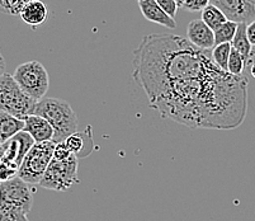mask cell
I'll return each instance as SVG.
<instances>
[{"instance_id": "obj_12", "label": "cell", "mask_w": 255, "mask_h": 221, "mask_svg": "<svg viewBox=\"0 0 255 221\" xmlns=\"http://www.w3.org/2000/svg\"><path fill=\"white\" fill-rule=\"evenodd\" d=\"M138 6H140V10L143 17L149 22L156 23V24L163 25L169 29L177 28L175 19L166 14L155 0H142L138 3Z\"/></svg>"}, {"instance_id": "obj_17", "label": "cell", "mask_w": 255, "mask_h": 221, "mask_svg": "<svg viewBox=\"0 0 255 221\" xmlns=\"http://www.w3.org/2000/svg\"><path fill=\"white\" fill-rule=\"evenodd\" d=\"M201 19H202L213 32L216 31L217 28H220L224 23L227 22V18L225 17L224 13H222L219 8L212 5V4H210L207 8L203 9L202 18H201Z\"/></svg>"}, {"instance_id": "obj_23", "label": "cell", "mask_w": 255, "mask_h": 221, "mask_svg": "<svg viewBox=\"0 0 255 221\" xmlns=\"http://www.w3.org/2000/svg\"><path fill=\"white\" fill-rule=\"evenodd\" d=\"M211 4V0H185L183 8L188 11H202Z\"/></svg>"}, {"instance_id": "obj_3", "label": "cell", "mask_w": 255, "mask_h": 221, "mask_svg": "<svg viewBox=\"0 0 255 221\" xmlns=\"http://www.w3.org/2000/svg\"><path fill=\"white\" fill-rule=\"evenodd\" d=\"M37 101L19 87L13 75L4 74L0 78V111L25 120L33 115Z\"/></svg>"}, {"instance_id": "obj_6", "label": "cell", "mask_w": 255, "mask_h": 221, "mask_svg": "<svg viewBox=\"0 0 255 221\" xmlns=\"http://www.w3.org/2000/svg\"><path fill=\"white\" fill-rule=\"evenodd\" d=\"M13 78L27 94L39 102L45 98L50 88V76L41 62L28 61L20 64L15 69Z\"/></svg>"}, {"instance_id": "obj_15", "label": "cell", "mask_w": 255, "mask_h": 221, "mask_svg": "<svg viewBox=\"0 0 255 221\" xmlns=\"http://www.w3.org/2000/svg\"><path fill=\"white\" fill-rule=\"evenodd\" d=\"M20 18L31 27H38L47 18V6L41 0H32L22 11Z\"/></svg>"}, {"instance_id": "obj_5", "label": "cell", "mask_w": 255, "mask_h": 221, "mask_svg": "<svg viewBox=\"0 0 255 221\" xmlns=\"http://www.w3.org/2000/svg\"><path fill=\"white\" fill-rule=\"evenodd\" d=\"M56 144L53 141L34 144L19 169V177L28 185H39L53 159Z\"/></svg>"}, {"instance_id": "obj_25", "label": "cell", "mask_w": 255, "mask_h": 221, "mask_svg": "<svg viewBox=\"0 0 255 221\" xmlns=\"http://www.w3.org/2000/svg\"><path fill=\"white\" fill-rule=\"evenodd\" d=\"M247 32H248V37H249L250 43H252L253 46H255V20L248 24Z\"/></svg>"}, {"instance_id": "obj_22", "label": "cell", "mask_w": 255, "mask_h": 221, "mask_svg": "<svg viewBox=\"0 0 255 221\" xmlns=\"http://www.w3.org/2000/svg\"><path fill=\"white\" fill-rule=\"evenodd\" d=\"M32 0H0L1 8L9 15H20Z\"/></svg>"}, {"instance_id": "obj_29", "label": "cell", "mask_w": 255, "mask_h": 221, "mask_svg": "<svg viewBox=\"0 0 255 221\" xmlns=\"http://www.w3.org/2000/svg\"><path fill=\"white\" fill-rule=\"evenodd\" d=\"M136 1H138V3H140V1H142V0H136Z\"/></svg>"}, {"instance_id": "obj_26", "label": "cell", "mask_w": 255, "mask_h": 221, "mask_svg": "<svg viewBox=\"0 0 255 221\" xmlns=\"http://www.w3.org/2000/svg\"><path fill=\"white\" fill-rule=\"evenodd\" d=\"M249 64H250V73H252L253 78L255 79V52H253L252 57L249 60Z\"/></svg>"}, {"instance_id": "obj_9", "label": "cell", "mask_w": 255, "mask_h": 221, "mask_svg": "<svg viewBox=\"0 0 255 221\" xmlns=\"http://www.w3.org/2000/svg\"><path fill=\"white\" fill-rule=\"evenodd\" d=\"M211 4L219 8L231 22L249 24L255 20V5L248 0H211Z\"/></svg>"}, {"instance_id": "obj_19", "label": "cell", "mask_w": 255, "mask_h": 221, "mask_svg": "<svg viewBox=\"0 0 255 221\" xmlns=\"http://www.w3.org/2000/svg\"><path fill=\"white\" fill-rule=\"evenodd\" d=\"M231 50L233 46L231 43H222V45H217L216 47L212 50V60L221 70L227 71L229 73V60H230Z\"/></svg>"}, {"instance_id": "obj_21", "label": "cell", "mask_w": 255, "mask_h": 221, "mask_svg": "<svg viewBox=\"0 0 255 221\" xmlns=\"http://www.w3.org/2000/svg\"><path fill=\"white\" fill-rule=\"evenodd\" d=\"M247 65L248 61L245 60V57L243 56L239 51H236L235 48L233 47L230 60H229V73H230L231 75L243 76V73H244Z\"/></svg>"}, {"instance_id": "obj_11", "label": "cell", "mask_w": 255, "mask_h": 221, "mask_svg": "<svg viewBox=\"0 0 255 221\" xmlns=\"http://www.w3.org/2000/svg\"><path fill=\"white\" fill-rule=\"evenodd\" d=\"M25 126L23 131L28 132L33 140L36 141V144L39 143H47V141L53 140V131L52 126L50 125L47 120H45L41 116L37 115H31L24 120Z\"/></svg>"}, {"instance_id": "obj_7", "label": "cell", "mask_w": 255, "mask_h": 221, "mask_svg": "<svg viewBox=\"0 0 255 221\" xmlns=\"http://www.w3.org/2000/svg\"><path fill=\"white\" fill-rule=\"evenodd\" d=\"M78 182V157L73 154L68 159L53 158L39 186L46 190L64 192Z\"/></svg>"}, {"instance_id": "obj_4", "label": "cell", "mask_w": 255, "mask_h": 221, "mask_svg": "<svg viewBox=\"0 0 255 221\" xmlns=\"http://www.w3.org/2000/svg\"><path fill=\"white\" fill-rule=\"evenodd\" d=\"M36 141L28 132L22 131L13 136L10 140L1 144V159H0V178L1 182L14 178L19 173V169L27 154L34 146Z\"/></svg>"}, {"instance_id": "obj_27", "label": "cell", "mask_w": 255, "mask_h": 221, "mask_svg": "<svg viewBox=\"0 0 255 221\" xmlns=\"http://www.w3.org/2000/svg\"><path fill=\"white\" fill-rule=\"evenodd\" d=\"M184 1H185V0H177L178 5H179V6H182V8H183V4H184Z\"/></svg>"}, {"instance_id": "obj_10", "label": "cell", "mask_w": 255, "mask_h": 221, "mask_svg": "<svg viewBox=\"0 0 255 221\" xmlns=\"http://www.w3.org/2000/svg\"><path fill=\"white\" fill-rule=\"evenodd\" d=\"M188 39L201 50L212 51L216 47L215 32L202 19H193L187 28Z\"/></svg>"}, {"instance_id": "obj_16", "label": "cell", "mask_w": 255, "mask_h": 221, "mask_svg": "<svg viewBox=\"0 0 255 221\" xmlns=\"http://www.w3.org/2000/svg\"><path fill=\"white\" fill-rule=\"evenodd\" d=\"M247 28V23H239L238 32H236L234 41L231 42V46H233L236 51H239V52L245 57L248 64H249V60L253 55V45L250 43L249 37H248Z\"/></svg>"}, {"instance_id": "obj_13", "label": "cell", "mask_w": 255, "mask_h": 221, "mask_svg": "<svg viewBox=\"0 0 255 221\" xmlns=\"http://www.w3.org/2000/svg\"><path fill=\"white\" fill-rule=\"evenodd\" d=\"M65 144L78 158H85L89 155L93 150V137L90 134V127H88L83 132H75L71 135L70 137H68V140L65 141Z\"/></svg>"}, {"instance_id": "obj_18", "label": "cell", "mask_w": 255, "mask_h": 221, "mask_svg": "<svg viewBox=\"0 0 255 221\" xmlns=\"http://www.w3.org/2000/svg\"><path fill=\"white\" fill-rule=\"evenodd\" d=\"M28 213L19 207L0 202V221H29Z\"/></svg>"}, {"instance_id": "obj_28", "label": "cell", "mask_w": 255, "mask_h": 221, "mask_svg": "<svg viewBox=\"0 0 255 221\" xmlns=\"http://www.w3.org/2000/svg\"><path fill=\"white\" fill-rule=\"evenodd\" d=\"M248 1H249V3H252L253 5H255V0H248Z\"/></svg>"}, {"instance_id": "obj_24", "label": "cell", "mask_w": 255, "mask_h": 221, "mask_svg": "<svg viewBox=\"0 0 255 221\" xmlns=\"http://www.w3.org/2000/svg\"><path fill=\"white\" fill-rule=\"evenodd\" d=\"M155 1H156V3L161 6V9L165 11L166 14L170 15L171 18H174L177 15L178 8H179L177 0H155Z\"/></svg>"}, {"instance_id": "obj_2", "label": "cell", "mask_w": 255, "mask_h": 221, "mask_svg": "<svg viewBox=\"0 0 255 221\" xmlns=\"http://www.w3.org/2000/svg\"><path fill=\"white\" fill-rule=\"evenodd\" d=\"M33 115L41 116L50 122L55 135L53 143H65L68 137L78 132V116L70 104L64 99L43 98L37 102Z\"/></svg>"}, {"instance_id": "obj_1", "label": "cell", "mask_w": 255, "mask_h": 221, "mask_svg": "<svg viewBox=\"0 0 255 221\" xmlns=\"http://www.w3.org/2000/svg\"><path fill=\"white\" fill-rule=\"evenodd\" d=\"M132 78L160 116L199 127L201 109L215 81L225 73L201 50L178 34H147L133 51Z\"/></svg>"}, {"instance_id": "obj_8", "label": "cell", "mask_w": 255, "mask_h": 221, "mask_svg": "<svg viewBox=\"0 0 255 221\" xmlns=\"http://www.w3.org/2000/svg\"><path fill=\"white\" fill-rule=\"evenodd\" d=\"M28 186V183L22 181L18 176L9 181L1 182L0 183L1 202L19 207L29 214L32 210V205H33V195Z\"/></svg>"}, {"instance_id": "obj_20", "label": "cell", "mask_w": 255, "mask_h": 221, "mask_svg": "<svg viewBox=\"0 0 255 221\" xmlns=\"http://www.w3.org/2000/svg\"><path fill=\"white\" fill-rule=\"evenodd\" d=\"M239 23L227 20L226 23L215 31V39H216V46L222 43H231L235 38V34L238 32Z\"/></svg>"}, {"instance_id": "obj_14", "label": "cell", "mask_w": 255, "mask_h": 221, "mask_svg": "<svg viewBox=\"0 0 255 221\" xmlns=\"http://www.w3.org/2000/svg\"><path fill=\"white\" fill-rule=\"evenodd\" d=\"M24 120L14 117L9 113L0 111V141L1 144L10 140L11 137L24 130Z\"/></svg>"}]
</instances>
